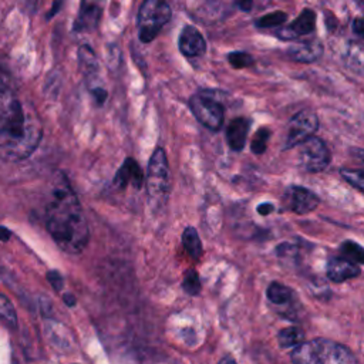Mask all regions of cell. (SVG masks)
Here are the masks:
<instances>
[{
  "instance_id": "1",
  "label": "cell",
  "mask_w": 364,
  "mask_h": 364,
  "mask_svg": "<svg viewBox=\"0 0 364 364\" xmlns=\"http://www.w3.org/2000/svg\"><path fill=\"white\" fill-rule=\"evenodd\" d=\"M41 122L34 109L0 80V156L21 161L33 154L41 139Z\"/></svg>"
},
{
  "instance_id": "2",
  "label": "cell",
  "mask_w": 364,
  "mask_h": 364,
  "mask_svg": "<svg viewBox=\"0 0 364 364\" xmlns=\"http://www.w3.org/2000/svg\"><path fill=\"white\" fill-rule=\"evenodd\" d=\"M46 225L54 242L67 253H80L88 243L90 232L84 210L64 173H58L53 182Z\"/></svg>"
},
{
  "instance_id": "3",
  "label": "cell",
  "mask_w": 364,
  "mask_h": 364,
  "mask_svg": "<svg viewBox=\"0 0 364 364\" xmlns=\"http://www.w3.org/2000/svg\"><path fill=\"white\" fill-rule=\"evenodd\" d=\"M290 357L293 364H358L348 347L327 338L303 341Z\"/></svg>"
},
{
  "instance_id": "4",
  "label": "cell",
  "mask_w": 364,
  "mask_h": 364,
  "mask_svg": "<svg viewBox=\"0 0 364 364\" xmlns=\"http://www.w3.org/2000/svg\"><path fill=\"white\" fill-rule=\"evenodd\" d=\"M169 166L166 154L162 148H156L148 164L146 192L149 203L158 209L166 203L169 195Z\"/></svg>"
},
{
  "instance_id": "5",
  "label": "cell",
  "mask_w": 364,
  "mask_h": 364,
  "mask_svg": "<svg viewBox=\"0 0 364 364\" xmlns=\"http://www.w3.org/2000/svg\"><path fill=\"white\" fill-rule=\"evenodd\" d=\"M171 6L162 0H146L138 11V34L144 43L152 41L171 18Z\"/></svg>"
},
{
  "instance_id": "6",
  "label": "cell",
  "mask_w": 364,
  "mask_h": 364,
  "mask_svg": "<svg viewBox=\"0 0 364 364\" xmlns=\"http://www.w3.org/2000/svg\"><path fill=\"white\" fill-rule=\"evenodd\" d=\"M189 108L203 127L212 131L220 129L223 124V107L215 98L205 92H198L191 97Z\"/></svg>"
},
{
  "instance_id": "7",
  "label": "cell",
  "mask_w": 364,
  "mask_h": 364,
  "mask_svg": "<svg viewBox=\"0 0 364 364\" xmlns=\"http://www.w3.org/2000/svg\"><path fill=\"white\" fill-rule=\"evenodd\" d=\"M331 161V154L326 142L318 136H311L299 149V166L306 172H321Z\"/></svg>"
},
{
  "instance_id": "8",
  "label": "cell",
  "mask_w": 364,
  "mask_h": 364,
  "mask_svg": "<svg viewBox=\"0 0 364 364\" xmlns=\"http://www.w3.org/2000/svg\"><path fill=\"white\" fill-rule=\"evenodd\" d=\"M317 128H318V118L313 111L310 109L299 111L289 121L284 149H290L304 144L307 139L314 136V132L317 131Z\"/></svg>"
},
{
  "instance_id": "9",
  "label": "cell",
  "mask_w": 364,
  "mask_h": 364,
  "mask_svg": "<svg viewBox=\"0 0 364 364\" xmlns=\"http://www.w3.org/2000/svg\"><path fill=\"white\" fill-rule=\"evenodd\" d=\"M284 205L289 210L304 215L313 212L318 205V198L307 188L289 186L284 192Z\"/></svg>"
},
{
  "instance_id": "10",
  "label": "cell",
  "mask_w": 364,
  "mask_h": 364,
  "mask_svg": "<svg viewBox=\"0 0 364 364\" xmlns=\"http://www.w3.org/2000/svg\"><path fill=\"white\" fill-rule=\"evenodd\" d=\"M316 28V13L311 9H304L289 26L276 30V37L280 40H294L300 36H307Z\"/></svg>"
},
{
  "instance_id": "11",
  "label": "cell",
  "mask_w": 364,
  "mask_h": 364,
  "mask_svg": "<svg viewBox=\"0 0 364 364\" xmlns=\"http://www.w3.org/2000/svg\"><path fill=\"white\" fill-rule=\"evenodd\" d=\"M178 46L181 53L186 57H199L206 50V43L203 36L193 26H186L181 31Z\"/></svg>"
},
{
  "instance_id": "12",
  "label": "cell",
  "mask_w": 364,
  "mask_h": 364,
  "mask_svg": "<svg viewBox=\"0 0 364 364\" xmlns=\"http://www.w3.org/2000/svg\"><path fill=\"white\" fill-rule=\"evenodd\" d=\"M361 273L358 264L341 257H330L327 262V277L334 283H343Z\"/></svg>"
},
{
  "instance_id": "13",
  "label": "cell",
  "mask_w": 364,
  "mask_h": 364,
  "mask_svg": "<svg viewBox=\"0 0 364 364\" xmlns=\"http://www.w3.org/2000/svg\"><path fill=\"white\" fill-rule=\"evenodd\" d=\"M323 44L320 40L313 38L297 43L287 50V55L297 63H313L323 55Z\"/></svg>"
},
{
  "instance_id": "14",
  "label": "cell",
  "mask_w": 364,
  "mask_h": 364,
  "mask_svg": "<svg viewBox=\"0 0 364 364\" xmlns=\"http://www.w3.org/2000/svg\"><path fill=\"white\" fill-rule=\"evenodd\" d=\"M114 182L119 188L132 186L135 189H139L144 182V175L139 165L132 158H127L121 165V168L118 169Z\"/></svg>"
},
{
  "instance_id": "15",
  "label": "cell",
  "mask_w": 364,
  "mask_h": 364,
  "mask_svg": "<svg viewBox=\"0 0 364 364\" xmlns=\"http://www.w3.org/2000/svg\"><path fill=\"white\" fill-rule=\"evenodd\" d=\"M249 121L246 118H235L229 122L228 129H226V141L228 145L230 146V149L233 151H242L245 144H246V138H247V132H249Z\"/></svg>"
},
{
  "instance_id": "16",
  "label": "cell",
  "mask_w": 364,
  "mask_h": 364,
  "mask_svg": "<svg viewBox=\"0 0 364 364\" xmlns=\"http://www.w3.org/2000/svg\"><path fill=\"white\" fill-rule=\"evenodd\" d=\"M101 16V9L98 4L95 3H82L78 17L74 23V30L75 31H82V30H88L97 26L98 20Z\"/></svg>"
},
{
  "instance_id": "17",
  "label": "cell",
  "mask_w": 364,
  "mask_h": 364,
  "mask_svg": "<svg viewBox=\"0 0 364 364\" xmlns=\"http://www.w3.org/2000/svg\"><path fill=\"white\" fill-rule=\"evenodd\" d=\"M344 63L351 71L364 75V44L350 41L344 53Z\"/></svg>"
},
{
  "instance_id": "18",
  "label": "cell",
  "mask_w": 364,
  "mask_h": 364,
  "mask_svg": "<svg viewBox=\"0 0 364 364\" xmlns=\"http://www.w3.org/2000/svg\"><path fill=\"white\" fill-rule=\"evenodd\" d=\"M266 296L269 299V301H272L273 304H287L293 300L294 297V291L286 286V284H282L279 282H272L266 290Z\"/></svg>"
},
{
  "instance_id": "19",
  "label": "cell",
  "mask_w": 364,
  "mask_h": 364,
  "mask_svg": "<svg viewBox=\"0 0 364 364\" xmlns=\"http://www.w3.org/2000/svg\"><path fill=\"white\" fill-rule=\"evenodd\" d=\"M182 243H183L185 250L188 252V255H189L192 259L198 260V259L202 256V242H200L199 235H198V232H196L195 228L188 226V228L183 230Z\"/></svg>"
},
{
  "instance_id": "20",
  "label": "cell",
  "mask_w": 364,
  "mask_h": 364,
  "mask_svg": "<svg viewBox=\"0 0 364 364\" xmlns=\"http://www.w3.org/2000/svg\"><path fill=\"white\" fill-rule=\"evenodd\" d=\"M78 55H80V63L87 80L95 81V77L98 74V63L95 60L92 50L88 46H82L80 47Z\"/></svg>"
},
{
  "instance_id": "21",
  "label": "cell",
  "mask_w": 364,
  "mask_h": 364,
  "mask_svg": "<svg viewBox=\"0 0 364 364\" xmlns=\"http://www.w3.org/2000/svg\"><path fill=\"white\" fill-rule=\"evenodd\" d=\"M277 341L280 347H297L304 341V331L297 326H290L286 328H282L277 334Z\"/></svg>"
},
{
  "instance_id": "22",
  "label": "cell",
  "mask_w": 364,
  "mask_h": 364,
  "mask_svg": "<svg viewBox=\"0 0 364 364\" xmlns=\"http://www.w3.org/2000/svg\"><path fill=\"white\" fill-rule=\"evenodd\" d=\"M341 255L344 259L353 262V263H360L364 264V247L360 246L358 243L353 240H344L340 246Z\"/></svg>"
},
{
  "instance_id": "23",
  "label": "cell",
  "mask_w": 364,
  "mask_h": 364,
  "mask_svg": "<svg viewBox=\"0 0 364 364\" xmlns=\"http://www.w3.org/2000/svg\"><path fill=\"white\" fill-rule=\"evenodd\" d=\"M0 318L3 321H6L10 327L17 326L16 310H14L11 301L3 293H0Z\"/></svg>"
},
{
  "instance_id": "24",
  "label": "cell",
  "mask_w": 364,
  "mask_h": 364,
  "mask_svg": "<svg viewBox=\"0 0 364 364\" xmlns=\"http://www.w3.org/2000/svg\"><path fill=\"white\" fill-rule=\"evenodd\" d=\"M287 18V14L284 11H273V13H267L259 18H256L255 24L257 27H262V28H270V27H274V26H280L286 21Z\"/></svg>"
},
{
  "instance_id": "25",
  "label": "cell",
  "mask_w": 364,
  "mask_h": 364,
  "mask_svg": "<svg viewBox=\"0 0 364 364\" xmlns=\"http://www.w3.org/2000/svg\"><path fill=\"white\" fill-rule=\"evenodd\" d=\"M270 134H272L270 129L266 128V127H263V128H260V129L256 131V134H255V136H253V139H252V144H250V148H252V151H253L255 154L260 155V154H263V152L266 151L267 142H269V138H270Z\"/></svg>"
},
{
  "instance_id": "26",
  "label": "cell",
  "mask_w": 364,
  "mask_h": 364,
  "mask_svg": "<svg viewBox=\"0 0 364 364\" xmlns=\"http://www.w3.org/2000/svg\"><path fill=\"white\" fill-rule=\"evenodd\" d=\"M340 175L355 189H358L360 192L364 193V171H358V169H348V168H343L340 171Z\"/></svg>"
},
{
  "instance_id": "27",
  "label": "cell",
  "mask_w": 364,
  "mask_h": 364,
  "mask_svg": "<svg viewBox=\"0 0 364 364\" xmlns=\"http://www.w3.org/2000/svg\"><path fill=\"white\" fill-rule=\"evenodd\" d=\"M182 287L183 290L191 294V296H196L199 291H200V282H199V277H198V273L191 269L185 273V277H183V283H182Z\"/></svg>"
},
{
  "instance_id": "28",
  "label": "cell",
  "mask_w": 364,
  "mask_h": 364,
  "mask_svg": "<svg viewBox=\"0 0 364 364\" xmlns=\"http://www.w3.org/2000/svg\"><path fill=\"white\" fill-rule=\"evenodd\" d=\"M228 60H229L230 65H233L235 68H245V67H249V65L253 64V57L247 53H243V51L230 53L228 55Z\"/></svg>"
},
{
  "instance_id": "29",
  "label": "cell",
  "mask_w": 364,
  "mask_h": 364,
  "mask_svg": "<svg viewBox=\"0 0 364 364\" xmlns=\"http://www.w3.org/2000/svg\"><path fill=\"white\" fill-rule=\"evenodd\" d=\"M47 279H48V282L51 283V286H53L57 291H60V290L63 289V277H61V274H60L58 272H55V270L48 272V273H47Z\"/></svg>"
},
{
  "instance_id": "30",
  "label": "cell",
  "mask_w": 364,
  "mask_h": 364,
  "mask_svg": "<svg viewBox=\"0 0 364 364\" xmlns=\"http://www.w3.org/2000/svg\"><path fill=\"white\" fill-rule=\"evenodd\" d=\"M353 30L355 34H358L361 38H364V17H357L353 21Z\"/></svg>"
},
{
  "instance_id": "31",
  "label": "cell",
  "mask_w": 364,
  "mask_h": 364,
  "mask_svg": "<svg viewBox=\"0 0 364 364\" xmlns=\"http://www.w3.org/2000/svg\"><path fill=\"white\" fill-rule=\"evenodd\" d=\"M256 210H257V213H260L263 216H267V215H270L274 210V206L272 203H269V202H263V203L257 205Z\"/></svg>"
},
{
  "instance_id": "32",
  "label": "cell",
  "mask_w": 364,
  "mask_h": 364,
  "mask_svg": "<svg viewBox=\"0 0 364 364\" xmlns=\"http://www.w3.org/2000/svg\"><path fill=\"white\" fill-rule=\"evenodd\" d=\"M350 155H351L355 161H358L360 164L364 165V148H351V149H350Z\"/></svg>"
},
{
  "instance_id": "33",
  "label": "cell",
  "mask_w": 364,
  "mask_h": 364,
  "mask_svg": "<svg viewBox=\"0 0 364 364\" xmlns=\"http://www.w3.org/2000/svg\"><path fill=\"white\" fill-rule=\"evenodd\" d=\"M9 237H10V230L0 226V240H9Z\"/></svg>"
},
{
  "instance_id": "34",
  "label": "cell",
  "mask_w": 364,
  "mask_h": 364,
  "mask_svg": "<svg viewBox=\"0 0 364 364\" xmlns=\"http://www.w3.org/2000/svg\"><path fill=\"white\" fill-rule=\"evenodd\" d=\"M64 301L67 303V306L73 307L75 304V297L73 294H64Z\"/></svg>"
},
{
  "instance_id": "35",
  "label": "cell",
  "mask_w": 364,
  "mask_h": 364,
  "mask_svg": "<svg viewBox=\"0 0 364 364\" xmlns=\"http://www.w3.org/2000/svg\"><path fill=\"white\" fill-rule=\"evenodd\" d=\"M237 6H239L240 9H243L245 11H247V10L252 7V1H240V3H237Z\"/></svg>"
},
{
  "instance_id": "36",
  "label": "cell",
  "mask_w": 364,
  "mask_h": 364,
  "mask_svg": "<svg viewBox=\"0 0 364 364\" xmlns=\"http://www.w3.org/2000/svg\"><path fill=\"white\" fill-rule=\"evenodd\" d=\"M218 364H236V361L232 357H223Z\"/></svg>"
}]
</instances>
